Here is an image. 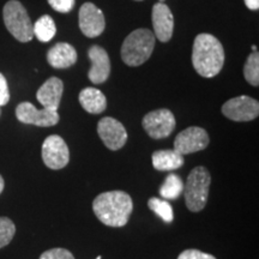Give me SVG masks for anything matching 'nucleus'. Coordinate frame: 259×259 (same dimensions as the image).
<instances>
[{
  "label": "nucleus",
  "instance_id": "8",
  "mask_svg": "<svg viewBox=\"0 0 259 259\" xmlns=\"http://www.w3.org/2000/svg\"><path fill=\"white\" fill-rule=\"evenodd\" d=\"M222 114L233 121L254 120L259 115V103L246 95L234 97L222 106Z\"/></svg>",
  "mask_w": 259,
  "mask_h": 259
},
{
  "label": "nucleus",
  "instance_id": "2",
  "mask_svg": "<svg viewBox=\"0 0 259 259\" xmlns=\"http://www.w3.org/2000/svg\"><path fill=\"white\" fill-rule=\"evenodd\" d=\"M192 64L199 76L205 78L218 76L225 64V50L221 42L210 34H199L193 42Z\"/></svg>",
  "mask_w": 259,
  "mask_h": 259
},
{
  "label": "nucleus",
  "instance_id": "29",
  "mask_svg": "<svg viewBox=\"0 0 259 259\" xmlns=\"http://www.w3.org/2000/svg\"><path fill=\"white\" fill-rule=\"evenodd\" d=\"M4 187H5V183H4V179H3V177L0 176V194H2L3 191H4Z\"/></svg>",
  "mask_w": 259,
  "mask_h": 259
},
{
  "label": "nucleus",
  "instance_id": "10",
  "mask_svg": "<svg viewBox=\"0 0 259 259\" xmlns=\"http://www.w3.org/2000/svg\"><path fill=\"white\" fill-rule=\"evenodd\" d=\"M209 135L198 126H191L177 136L174 141V150L180 155H189L202 151L209 145Z\"/></svg>",
  "mask_w": 259,
  "mask_h": 259
},
{
  "label": "nucleus",
  "instance_id": "18",
  "mask_svg": "<svg viewBox=\"0 0 259 259\" xmlns=\"http://www.w3.org/2000/svg\"><path fill=\"white\" fill-rule=\"evenodd\" d=\"M79 103L90 114H101L107 108V99L101 90L85 88L79 93Z\"/></svg>",
  "mask_w": 259,
  "mask_h": 259
},
{
  "label": "nucleus",
  "instance_id": "30",
  "mask_svg": "<svg viewBox=\"0 0 259 259\" xmlns=\"http://www.w3.org/2000/svg\"><path fill=\"white\" fill-rule=\"evenodd\" d=\"M252 51H253V52H257V47H255V46H252Z\"/></svg>",
  "mask_w": 259,
  "mask_h": 259
},
{
  "label": "nucleus",
  "instance_id": "11",
  "mask_svg": "<svg viewBox=\"0 0 259 259\" xmlns=\"http://www.w3.org/2000/svg\"><path fill=\"white\" fill-rule=\"evenodd\" d=\"M97 134L109 150H120L127 142V132L124 125L111 116H105L97 124Z\"/></svg>",
  "mask_w": 259,
  "mask_h": 259
},
{
  "label": "nucleus",
  "instance_id": "27",
  "mask_svg": "<svg viewBox=\"0 0 259 259\" xmlns=\"http://www.w3.org/2000/svg\"><path fill=\"white\" fill-rule=\"evenodd\" d=\"M10 101V92L8 80H6L5 76L0 72V107L8 105Z\"/></svg>",
  "mask_w": 259,
  "mask_h": 259
},
{
  "label": "nucleus",
  "instance_id": "12",
  "mask_svg": "<svg viewBox=\"0 0 259 259\" xmlns=\"http://www.w3.org/2000/svg\"><path fill=\"white\" fill-rule=\"evenodd\" d=\"M103 12L93 3H85L79 9V29L87 37H97L105 30Z\"/></svg>",
  "mask_w": 259,
  "mask_h": 259
},
{
  "label": "nucleus",
  "instance_id": "14",
  "mask_svg": "<svg viewBox=\"0 0 259 259\" xmlns=\"http://www.w3.org/2000/svg\"><path fill=\"white\" fill-rule=\"evenodd\" d=\"M153 25L155 37L161 42H168L173 36L174 17L171 11L163 3H157L153 8Z\"/></svg>",
  "mask_w": 259,
  "mask_h": 259
},
{
  "label": "nucleus",
  "instance_id": "31",
  "mask_svg": "<svg viewBox=\"0 0 259 259\" xmlns=\"http://www.w3.org/2000/svg\"><path fill=\"white\" fill-rule=\"evenodd\" d=\"M96 259H101V255H99V257H97Z\"/></svg>",
  "mask_w": 259,
  "mask_h": 259
},
{
  "label": "nucleus",
  "instance_id": "13",
  "mask_svg": "<svg viewBox=\"0 0 259 259\" xmlns=\"http://www.w3.org/2000/svg\"><path fill=\"white\" fill-rule=\"evenodd\" d=\"M89 59L92 61L88 77L94 84H102L108 79L111 73V61L108 53L100 46H92L88 51Z\"/></svg>",
  "mask_w": 259,
  "mask_h": 259
},
{
  "label": "nucleus",
  "instance_id": "9",
  "mask_svg": "<svg viewBox=\"0 0 259 259\" xmlns=\"http://www.w3.org/2000/svg\"><path fill=\"white\" fill-rule=\"evenodd\" d=\"M16 116L23 124L40 126V127H51L57 125L60 120L58 111L47 108H42L40 111L30 102L19 103L16 108Z\"/></svg>",
  "mask_w": 259,
  "mask_h": 259
},
{
  "label": "nucleus",
  "instance_id": "22",
  "mask_svg": "<svg viewBox=\"0 0 259 259\" xmlns=\"http://www.w3.org/2000/svg\"><path fill=\"white\" fill-rule=\"evenodd\" d=\"M244 76L251 85L258 87L259 84V54L258 52H253L247 58L244 66Z\"/></svg>",
  "mask_w": 259,
  "mask_h": 259
},
{
  "label": "nucleus",
  "instance_id": "17",
  "mask_svg": "<svg viewBox=\"0 0 259 259\" xmlns=\"http://www.w3.org/2000/svg\"><path fill=\"white\" fill-rule=\"evenodd\" d=\"M153 166L156 170L171 171L179 169L184 166V156L180 155L174 149H166V150H156L153 154Z\"/></svg>",
  "mask_w": 259,
  "mask_h": 259
},
{
  "label": "nucleus",
  "instance_id": "5",
  "mask_svg": "<svg viewBox=\"0 0 259 259\" xmlns=\"http://www.w3.org/2000/svg\"><path fill=\"white\" fill-rule=\"evenodd\" d=\"M3 18L10 34L19 42H29L34 37L31 19L18 0H10L3 9Z\"/></svg>",
  "mask_w": 259,
  "mask_h": 259
},
{
  "label": "nucleus",
  "instance_id": "24",
  "mask_svg": "<svg viewBox=\"0 0 259 259\" xmlns=\"http://www.w3.org/2000/svg\"><path fill=\"white\" fill-rule=\"evenodd\" d=\"M40 259H74L73 254L66 248H51L40 255Z\"/></svg>",
  "mask_w": 259,
  "mask_h": 259
},
{
  "label": "nucleus",
  "instance_id": "26",
  "mask_svg": "<svg viewBox=\"0 0 259 259\" xmlns=\"http://www.w3.org/2000/svg\"><path fill=\"white\" fill-rule=\"evenodd\" d=\"M178 259H216L212 254L205 253L199 250H194V248H190V250L183 251L179 254Z\"/></svg>",
  "mask_w": 259,
  "mask_h": 259
},
{
  "label": "nucleus",
  "instance_id": "7",
  "mask_svg": "<svg viewBox=\"0 0 259 259\" xmlns=\"http://www.w3.org/2000/svg\"><path fill=\"white\" fill-rule=\"evenodd\" d=\"M42 160L51 169H63L70 161V150L60 136L52 135L42 144Z\"/></svg>",
  "mask_w": 259,
  "mask_h": 259
},
{
  "label": "nucleus",
  "instance_id": "16",
  "mask_svg": "<svg viewBox=\"0 0 259 259\" xmlns=\"http://www.w3.org/2000/svg\"><path fill=\"white\" fill-rule=\"evenodd\" d=\"M77 52L66 42H59L48 51L47 61L54 69H67L77 61Z\"/></svg>",
  "mask_w": 259,
  "mask_h": 259
},
{
  "label": "nucleus",
  "instance_id": "21",
  "mask_svg": "<svg viewBox=\"0 0 259 259\" xmlns=\"http://www.w3.org/2000/svg\"><path fill=\"white\" fill-rule=\"evenodd\" d=\"M148 206L149 209L153 210L158 218H161L166 223H170L174 220L173 208H171V205L167 200L153 197V198L148 200Z\"/></svg>",
  "mask_w": 259,
  "mask_h": 259
},
{
  "label": "nucleus",
  "instance_id": "20",
  "mask_svg": "<svg viewBox=\"0 0 259 259\" xmlns=\"http://www.w3.org/2000/svg\"><path fill=\"white\" fill-rule=\"evenodd\" d=\"M32 30H34V35L37 37L38 41L50 42L56 35L57 28L53 18L51 16L45 15L41 16L35 22V24H32Z\"/></svg>",
  "mask_w": 259,
  "mask_h": 259
},
{
  "label": "nucleus",
  "instance_id": "6",
  "mask_svg": "<svg viewBox=\"0 0 259 259\" xmlns=\"http://www.w3.org/2000/svg\"><path fill=\"white\" fill-rule=\"evenodd\" d=\"M142 125L149 137L162 139L167 138L176 130L177 121L176 116L169 109L162 108L145 114L142 120Z\"/></svg>",
  "mask_w": 259,
  "mask_h": 259
},
{
  "label": "nucleus",
  "instance_id": "34",
  "mask_svg": "<svg viewBox=\"0 0 259 259\" xmlns=\"http://www.w3.org/2000/svg\"><path fill=\"white\" fill-rule=\"evenodd\" d=\"M136 2H142V0H136Z\"/></svg>",
  "mask_w": 259,
  "mask_h": 259
},
{
  "label": "nucleus",
  "instance_id": "3",
  "mask_svg": "<svg viewBox=\"0 0 259 259\" xmlns=\"http://www.w3.org/2000/svg\"><path fill=\"white\" fill-rule=\"evenodd\" d=\"M154 32L149 29H137L125 38L121 47V59L128 66L144 64L153 54L155 47Z\"/></svg>",
  "mask_w": 259,
  "mask_h": 259
},
{
  "label": "nucleus",
  "instance_id": "1",
  "mask_svg": "<svg viewBox=\"0 0 259 259\" xmlns=\"http://www.w3.org/2000/svg\"><path fill=\"white\" fill-rule=\"evenodd\" d=\"M93 210L103 225L119 228L127 225L134 210V202L131 196L124 191H108L94 199Z\"/></svg>",
  "mask_w": 259,
  "mask_h": 259
},
{
  "label": "nucleus",
  "instance_id": "25",
  "mask_svg": "<svg viewBox=\"0 0 259 259\" xmlns=\"http://www.w3.org/2000/svg\"><path fill=\"white\" fill-rule=\"evenodd\" d=\"M52 9L60 14H69L74 6V0H47Z\"/></svg>",
  "mask_w": 259,
  "mask_h": 259
},
{
  "label": "nucleus",
  "instance_id": "15",
  "mask_svg": "<svg viewBox=\"0 0 259 259\" xmlns=\"http://www.w3.org/2000/svg\"><path fill=\"white\" fill-rule=\"evenodd\" d=\"M64 93V83L58 77H51L40 87L36 93L37 101L44 106V108L58 111L61 96Z\"/></svg>",
  "mask_w": 259,
  "mask_h": 259
},
{
  "label": "nucleus",
  "instance_id": "32",
  "mask_svg": "<svg viewBox=\"0 0 259 259\" xmlns=\"http://www.w3.org/2000/svg\"><path fill=\"white\" fill-rule=\"evenodd\" d=\"M0 115H2V107H0Z\"/></svg>",
  "mask_w": 259,
  "mask_h": 259
},
{
  "label": "nucleus",
  "instance_id": "33",
  "mask_svg": "<svg viewBox=\"0 0 259 259\" xmlns=\"http://www.w3.org/2000/svg\"><path fill=\"white\" fill-rule=\"evenodd\" d=\"M164 2V0H160V3H163Z\"/></svg>",
  "mask_w": 259,
  "mask_h": 259
},
{
  "label": "nucleus",
  "instance_id": "28",
  "mask_svg": "<svg viewBox=\"0 0 259 259\" xmlns=\"http://www.w3.org/2000/svg\"><path fill=\"white\" fill-rule=\"evenodd\" d=\"M244 2L247 9L252 10V11H257L259 9V0H244Z\"/></svg>",
  "mask_w": 259,
  "mask_h": 259
},
{
  "label": "nucleus",
  "instance_id": "4",
  "mask_svg": "<svg viewBox=\"0 0 259 259\" xmlns=\"http://www.w3.org/2000/svg\"><path fill=\"white\" fill-rule=\"evenodd\" d=\"M211 176L205 167L193 168L184 183V196L187 209L192 212H199L205 208L209 197Z\"/></svg>",
  "mask_w": 259,
  "mask_h": 259
},
{
  "label": "nucleus",
  "instance_id": "19",
  "mask_svg": "<svg viewBox=\"0 0 259 259\" xmlns=\"http://www.w3.org/2000/svg\"><path fill=\"white\" fill-rule=\"evenodd\" d=\"M158 192H160V196L163 199L176 200L184 192V181L177 174H168Z\"/></svg>",
  "mask_w": 259,
  "mask_h": 259
},
{
  "label": "nucleus",
  "instance_id": "23",
  "mask_svg": "<svg viewBox=\"0 0 259 259\" xmlns=\"http://www.w3.org/2000/svg\"><path fill=\"white\" fill-rule=\"evenodd\" d=\"M16 233V226L9 218H0V248L12 241Z\"/></svg>",
  "mask_w": 259,
  "mask_h": 259
}]
</instances>
